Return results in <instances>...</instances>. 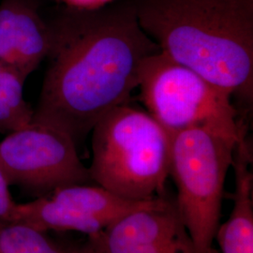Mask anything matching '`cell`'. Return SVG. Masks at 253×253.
<instances>
[{
	"mask_svg": "<svg viewBox=\"0 0 253 253\" xmlns=\"http://www.w3.org/2000/svg\"><path fill=\"white\" fill-rule=\"evenodd\" d=\"M53 34L31 0H5L0 4V62L27 80L50 54Z\"/></svg>",
	"mask_w": 253,
	"mask_h": 253,
	"instance_id": "9",
	"label": "cell"
},
{
	"mask_svg": "<svg viewBox=\"0 0 253 253\" xmlns=\"http://www.w3.org/2000/svg\"><path fill=\"white\" fill-rule=\"evenodd\" d=\"M9 187V182L0 166V219L9 220L16 205L11 197Z\"/></svg>",
	"mask_w": 253,
	"mask_h": 253,
	"instance_id": "13",
	"label": "cell"
},
{
	"mask_svg": "<svg viewBox=\"0 0 253 253\" xmlns=\"http://www.w3.org/2000/svg\"><path fill=\"white\" fill-rule=\"evenodd\" d=\"M65 6L76 9H96L104 6L113 0H59Z\"/></svg>",
	"mask_w": 253,
	"mask_h": 253,
	"instance_id": "14",
	"label": "cell"
},
{
	"mask_svg": "<svg viewBox=\"0 0 253 253\" xmlns=\"http://www.w3.org/2000/svg\"><path fill=\"white\" fill-rule=\"evenodd\" d=\"M67 253H85V252L83 250L81 246V247H77V248L67 249Z\"/></svg>",
	"mask_w": 253,
	"mask_h": 253,
	"instance_id": "15",
	"label": "cell"
},
{
	"mask_svg": "<svg viewBox=\"0 0 253 253\" xmlns=\"http://www.w3.org/2000/svg\"><path fill=\"white\" fill-rule=\"evenodd\" d=\"M85 253H198L173 205L141 208L120 217Z\"/></svg>",
	"mask_w": 253,
	"mask_h": 253,
	"instance_id": "8",
	"label": "cell"
},
{
	"mask_svg": "<svg viewBox=\"0 0 253 253\" xmlns=\"http://www.w3.org/2000/svg\"><path fill=\"white\" fill-rule=\"evenodd\" d=\"M240 137L206 127L171 134L169 176L177 190L174 206L198 253H217L213 244L224 183Z\"/></svg>",
	"mask_w": 253,
	"mask_h": 253,
	"instance_id": "4",
	"label": "cell"
},
{
	"mask_svg": "<svg viewBox=\"0 0 253 253\" xmlns=\"http://www.w3.org/2000/svg\"><path fill=\"white\" fill-rule=\"evenodd\" d=\"M26 79L0 62V132L9 133L29 123L34 110L24 96Z\"/></svg>",
	"mask_w": 253,
	"mask_h": 253,
	"instance_id": "11",
	"label": "cell"
},
{
	"mask_svg": "<svg viewBox=\"0 0 253 253\" xmlns=\"http://www.w3.org/2000/svg\"><path fill=\"white\" fill-rule=\"evenodd\" d=\"M49 24L53 44L33 118L78 143L109 111L127 104L145 60L161 49L140 26L131 0L65 6Z\"/></svg>",
	"mask_w": 253,
	"mask_h": 253,
	"instance_id": "1",
	"label": "cell"
},
{
	"mask_svg": "<svg viewBox=\"0 0 253 253\" xmlns=\"http://www.w3.org/2000/svg\"><path fill=\"white\" fill-rule=\"evenodd\" d=\"M164 197L132 201L90 184L59 188L37 199L15 205L9 220H16L46 233L79 232L95 235L120 217L158 204Z\"/></svg>",
	"mask_w": 253,
	"mask_h": 253,
	"instance_id": "7",
	"label": "cell"
},
{
	"mask_svg": "<svg viewBox=\"0 0 253 253\" xmlns=\"http://www.w3.org/2000/svg\"><path fill=\"white\" fill-rule=\"evenodd\" d=\"M93 183L119 197H164L169 177L171 134L148 113L120 105L93 126Z\"/></svg>",
	"mask_w": 253,
	"mask_h": 253,
	"instance_id": "3",
	"label": "cell"
},
{
	"mask_svg": "<svg viewBox=\"0 0 253 253\" xmlns=\"http://www.w3.org/2000/svg\"><path fill=\"white\" fill-rule=\"evenodd\" d=\"M138 87L148 113L170 134L206 127L238 138L246 130L228 93L162 51L145 60Z\"/></svg>",
	"mask_w": 253,
	"mask_h": 253,
	"instance_id": "5",
	"label": "cell"
},
{
	"mask_svg": "<svg viewBox=\"0 0 253 253\" xmlns=\"http://www.w3.org/2000/svg\"><path fill=\"white\" fill-rule=\"evenodd\" d=\"M253 155L243 133L235 147V190L233 208L226 221L219 225L215 240L220 253H253Z\"/></svg>",
	"mask_w": 253,
	"mask_h": 253,
	"instance_id": "10",
	"label": "cell"
},
{
	"mask_svg": "<svg viewBox=\"0 0 253 253\" xmlns=\"http://www.w3.org/2000/svg\"><path fill=\"white\" fill-rule=\"evenodd\" d=\"M0 166L9 186H19L40 196L93 182L73 137L35 118L0 141Z\"/></svg>",
	"mask_w": 253,
	"mask_h": 253,
	"instance_id": "6",
	"label": "cell"
},
{
	"mask_svg": "<svg viewBox=\"0 0 253 253\" xmlns=\"http://www.w3.org/2000/svg\"><path fill=\"white\" fill-rule=\"evenodd\" d=\"M0 253H67V249L34 227L0 219Z\"/></svg>",
	"mask_w": 253,
	"mask_h": 253,
	"instance_id": "12",
	"label": "cell"
},
{
	"mask_svg": "<svg viewBox=\"0 0 253 253\" xmlns=\"http://www.w3.org/2000/svg\"><path fill=\"white\" fill-rule=\"evenodd\" d=\"M131 1L163 53L252 106L253 0Z\"/></svg>",
	"mask_w": 253,
	"mask_h": 253,
	"instance_id": "2",
	"label": "cell"
}]
</instances>
